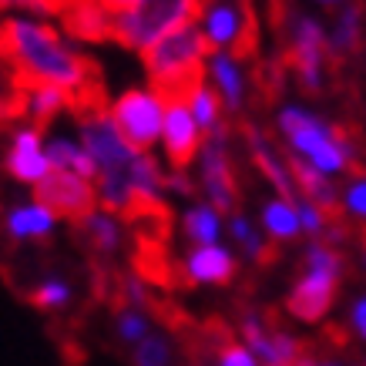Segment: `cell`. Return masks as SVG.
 <instances>
[{"label": "cell", "instance_id": "obj_14", "mask_svg": "<svg viewBox=\"0 0 366 366\" xmlns=\"http://www.w3.org/2000/svg\"><path fill=\"white\" fill-rule=\"evenodd\" d=\"M0 225H4V235H7L11 242L31 245V242H47V239H54L57 229H61V219L31 192L27 199H17L4 209Z\"/></svg>", "mask_w": 366, "mask_h": 366}, {"label": "cell", "instance_id": "obj_10", "mask_svg": "<svg viewBox=\"0 0 366 366\" xmlns=\"http://www.w3.org/2000/svg\"><path fill=\"white\" fill-rule=\"evenodd\" d=\"M78 138L84 144V152L94 158L98 175H104V172H124L134 162V155H138L132 144L124 142L118 124L112 122L108 108H84L78 114Z\"/></svg>", "mask_w": 366, "mask_h": 366}, {"label": "cell", "instance_id": "obj_28", "mask_svg": "<svg viewBox=\"0 0 366 366\" xmlns=\"http://www.w3.org/2000/svg\"><path fill=\"white\" fill-rule=\"evenodd\" d=\"M27 300H31L34 310H41L44 316H61V312H67L71 306H74L78 289H74L71 279L51 272V276H44V279H37V282H34L31 292H27Z\"/></svg>", "mask_w": 366, "mask_h": 366}, {"label": "cell", "instance_id": "obj_31", "mask_svg": "<svg viewBox=\"0 0 366 366\" xmlns=\"http://www.w3.org/2000/svg\"><path fill=\"white\" fill-rule=\"evenodd\" d=\"M360 41H363V4L346 0L343 11L336 14L333 31H330V51H333V57H346L360 47Z\"/></svg>", "mask_w": 366, "mask_h": 366}, {"label": "cell", "instance_id": "obj_35", "mask_svg": "<svg viewBox=\"0 0 366 366\" xmlns=\"http://www.w3.org/2000/svg\"><path fill=\"white\" fill-rule=\"evenodd\" d=\"M340 209L346 219L366 225V175H356L346 182V189L340 192Z\"/></svg>", "mask_w": 366, "mask_h": 366}, {"label": "cell", "instance_id": "obj_47", "mask_svg": "<svg viewBox=\"0 0 366 366\" xmlns=\"http://www.w3.org/2000/svg\"><path fill=\"white\" fill-rule=\"evenodd\" d=\"M360 366H363V363H360Z\"/></svg>", "mask_w": 366, "mask_h": 366}, {"label": "cell", "instance_id": "obj_24", "mask_svg": "<svg viewBox=\"0 0 366 366\" xmlns=\"http://www.w3.org/2000/svg\"><path fill=\"white\" fill-rule=\"evenodd\" d=\"M47 158L54 172H71L88 182H98V165L94 158L84 152L78 134H47Z\"/></svg>", "mask_w": 366, "mask_h": 366}, {"label": "cell", "instance_id": "obj_13", "mask_svg": "<svg viewBox=\"0 0 366 366\" xmlns=\"http://www.w3.org/2000/svg\"><path fill=\"white\" fill-rule=\"evenodd\" d=\"M34 195L54 212L61 222H81L84 215L98 209V189L94 182L71 172H51V175L34 189Z\"/></svg>", "mask_w": 366, "mask_h": 366}, {"label": "cell", "instance_id": "obj_33", "mask_svg": "<svg viewBox=\"0 0 366 366\" xmlns=\"http://www.w3.org/2000/svg\"><path fill=\"white\" fill-rule=\"evenodd\" d=\"M132 366H175V340L162 330L144 336L132 350Z\"/></svg>", "mask_w": 366, "mask_h": 366}, {"label": "cell", "instance_id": "obj_8", "mask_svg": "<svg viewBox=\"0 0 366 366\" xmlns=\"http://www.w3.org/2000/svg\"><path fill=\"white\" fill-rule=\"evenodd\" d=\"M330 34L316 17L296 14L289 24V61L300 78V88L310 94H320L326 88V64H330Z\"/></svg>", "mask_w": 366, "mask_h": 366}, {"label": "cell", "instance_id": "obj_48", "mask_svg": "<svg viewBox=\"0 0 366 366\" xmlns=\"http://www.w3.org/2000/svg\"><path fill=\"white\" fill-rule=\"evenodd\" d=\"M363 366H366V363H363Z\"/></svg>", "mask_w": 366, "mask_h": 366}, {"label": "cell", "instance_id": "obj_32", "mask_svg": "<svg viewBox=\"0 0 366 366\" xmlns=\"http://www.w3.org/2000/svg\"><path fill=\"white\" fill-rule=\"evenodd\" d=\"M112 333L122 346L134 350L144 336L155 333L152 310H142V306H118V310H114V320H112Z\"/></svg>", "mask_w": 366, "mask_h": 366}, {"label": "cell", "instance_id": "obj_18", "mask_svg": "<svg viewBox=\"0 0 366 366\" xmlns=\"http://www.w3.org/2000/svg\"><path fill=\"white\" fill-rule=\"evenodd\" d=\"M74 104V94L54 84H27L21 98L24 122L37 124V128H51L54 122H61Z\"/></svg>", "mask_w": 366, "mask_h": 366}, {"label": "cell", "instance_id": "obj_26", "mask_svg": "<svg viewBox=\"0 0 366 366\" xmlns=\"http://www.w3.org/2000/svg\"><path fill=\"white\" fill-rule=\"evenodd\" d=\"M289 168H292V178H296V192H300L302 199L316 202L320 209H326L333 215L340 209V192H336L333 178L322 175L320 168H312L310 162H302V158L289 155Z\"/></svg>", "mask_w": 366, "mask_h": 366}, {"label": "cell", "instance_id": "obj_36", "mask_svg": "<svg viewBox=\"0 0 366 366\" xmlns=\"http://www.w3.org/2000/svg\"><path fill=\"white\" fill-rule=\"evenodd\" d=\"M195 192H199V182L189 175V168H168L165 195H175V199H192Z\"/></svg>", "mask_w": 366, "mask_h": 366}, {"label": "cell", "instance_id": "obj_30", "mask_svg": "<svg viewBox=\"0 0 366 366\" xmlns=\"http://www.w3.org/2000/svg\"><path fill=\"white\" fill-rule=\"evenodd\" d=\"M94 189H98L101 209L114 212V215H134V212H138L132 182H128V168H124V172H104V175H98Z\"/></svg>", "mask_w": 366, "mask_h": 366}, {"label": "cell", "instance_id": "obj_17", "mask_svg": "<svg viewBox=\"0 0 366 366\" xmlns=\"http://www.w3.org/2000/svg\"><path fill=\"white\" fill-rule=\"evenodd\" d=\"M245 148H249V158H252L255 172L272 185L276 195L300 199V192H296V178H292V168H289V158L279 152L276 144L269 142L266 132H259V128H245Z\"/></svg>", "mask_w": 366, "mask_h": 366}, {"label": "cell", "instance_id": "obj_12", "mask_svg": "<svg viewBox=\"0 0 366 366\" xmlns=\"http://www.w3.org/2000/svg\"><path fill=\"white\" fill-rule=\"evenodd\" d=\"M202 144H205V132L192 118L185 98H168L165 122H162V142H158L162 162L168 168H192L202 152Z\"/></svg>", "mask_w": 366, "mask_h": 366}, {"label": "cell", "instance_id": "obj_41", "mask_svg": "<svg viewBox=\"0 0 366 366\" xmlns=\"http://www.w3.org/2000/svg\"><path fill=\"white\" fill-rule=\"evenodd\" d=\"M61 11H67V7H74V4H84V0H54Z\"/></svg>", "mask_w": 366, "mask_h": 366}, {"label": "cell", "instance_id": "obj_34", "mask_svg": "<svg viewBox=\"0 0 366 366\" xmlns=\"http://www.w3.org/2000/svg\"><path fill=\"white\" fill-rule=\"evenodd\" d=\"M209 366H262V363H259V356L242 340H222V343L212 350Z\"/></svg>", "mask_w": 366, "mask_h": 366}, {"label": "cell", "instance_id": "obj_29", "mask_svg": "<svg viewBox=\"0 0 366 366\" xmlns=\"http://www.w3.org/2000/svg\"><path fill=\"white\" fill-rule=\"evenodd\" d=\"M262 366H296L302 360V343L286 330H266L255 343H249Z\"/></svg>", "mask_w": 366, "mask_h": 366}, {"label": "cell", "instance_id": "obj_27", "mask_svg": "<svg viewBox=\"0 0 366 366\" xmlns=\"http://www.w3.org/2000/svg\"><path fill=\"white\" fill-rule=\"evenodd\" d=\"M185 104H189V112H192V118L199 122V128L205 132V138L209 134H222V132H229L225 128V108H222V98L215 94V88H212L205 78H199L195 84H192L185 94Z\"/></svg>", "mask_w": 366, "mask_h": 366}, {"label": "cell", "instance_id": "obj_9", "mask_svg": "<svg viewBox=\"0 0 366 366\" xmlns=\"http://www.w3.org/2000/svg\"><path fill=\"white\" fill-rule=\"evenodd\" d=\"M199 24L202 37L209 41L212 51H232L245 54L252 47V14L245 0H202L199 4Z\"/></svg>", "mask_w": 366, "mask_h": 366}, {"label": "cell", "instance_id": "obj_7", "mask_svg": "<svg viewBox=\"0 0 366 366\" xmlns=\"http://www.w3.org/2000/svg\"><path fill=\"white\" fill-rule=\"evenodd\" d=\"M195 182L202 199L215 205L222 215L239 212V182H235L232 152H229V132L209 134L195 158Z\"/></svg>", "mask_w": 366, "mask_h": 366}, {"label": "cell", "instance_id": "obj_4", "mask_svg": "<svg viewBox=\"0 0 366 366\" xmlns=\"http://www.w3.org/2000/svg\"><path fill=\"white\" fill-rule=\"evenodd\" d=\"M343 269L346 262L336 252V245L322 242V239H310V245L302 249V272L286 296L289 316L300 322L326 320V312L336 302L340 282H343Z\"/></svg>", "mask_w": 366, "mask_h": 366}, {"label": "cell", "instance_id": "obj_40", "mask_svg": "<svg viewBox=\"0 0 366 366\" xmlns=\"http://www.w3.org/2000/svg\"><path fill=\"white\" fill-rule=\"evenodd\" d=\"M98 4H101V7H104L108 14H112V17H118L122 11H128V7H132L134 0H98Z\"/></svg>", "mask_w": 366, "mask_h": 366}, {"label": "cell", "instance_id": "obj_21", "mask_svg": "<svg viewBox=\"0 0 366 366\" xmlns=\"http://www.w3.org/2000/svg\"><path fill=\"white\" fill-rule=\"evenodd\" d=\"M259 229L266 232L269 242L286 245L292 239L302 235V222L300 212H296V199H286V195H269L262 205H259Z\"/></svg>", "mask_w": 366, "mask_h": 366}, {"label": "cell", "instance_id": "obj_5", "mask_svg": "<svg viewBox=\"0 0 366 366\" xmlns=\"http://www.w3.org/2000/svg\"><path fill=\"white\" fill-rule=\"evenodd\" d=\"M202 0H134L128 11L112 17V41L124 51L144 54L165 34L195 24Z\"/></svg>", "mask_w": 366, "mask_h": 366}, {"label": "cell", "instance_id": "obj_43", "mask_svg": "<svg viewBox=\"0 0 366 366\" xmlns=\"http://www.w3.org/2000/svg\"><path fill=\"white\" fill-rule=\"evenodd\" d=\"M316 4H326V7H333V4H346V0H316Z\"/></svg>", "mask_w": 366, "mask_h": 366}, {"label": "cell", "instance_id": "obj_23", "mask_svg": "<svg viewBox=\"0 0 366 366\" xmlns=\"http://www.w3.org/2000/svg\"><path fill=\"white\" fill-rule=\"evenodd\" d=\"M182 235L189 239V245H212V242H222L225 239V215L209 202H189L182 209Z\"/></svg>", "mask_w": 366, "mask_h": 366}, {"label": "cell", "instance_id": "obj_2", "mask_svg": "<svg viewBox=\"0 0 366 366\" xmlns=\"http://www.w3.org/2000/svg\"><path fill=\"white\" fill-rule=\"evenodd\" d=\"M276 132L289 155L310 162L322 175L340 178L356 165V142L302 104H282L276 112Z\"/></svg>", "mask_w": 366, "mask_h": 366}, {"label": "cell", "instance_id": "obj_16", "mask_svg": "<svg viewBox=\"0 0 366 366\" xmlns=\"http://www.w3.org/2000/svg\"><path fill=\"white\" fill-rule=\"evenodd\" d=\"M205 81L222 98L225 114H239L249 98V71L242 64V54L232 51H212L205 61Z\"/></svg>", "mask_w": 366, "mask_h": 366}, {"label": "cell", "instance_id": "obj_38", "mask_svg": "<svg viewBox=\"0 0 366 366\" xmlns=\"http://www.w3.org/2000/svg\"><path fill=\"white\" fill-rule=\"evenodd\" d=\"M124 306H142V310H148V289H144L142 279H124Z\"/></svg>", "mask_w": 366, "mask_h": 366}, {"label": "cell", "instance_id": "obj_44", "mask_svg": "<svg viewBox=\"0 0 366 366\" xmlns=\"http://www.w3.org/2000/svg\"><path fill=\"white\" fill-rule=\"evenodd\" d=\"M296 366H316V363H312L310 356H302V360H300V363H296Z\"/></svg>", "mask_w": 366, "mask_h": 366}, {"label": "cell", "instance_id": "obj_46", "mask_svg": "<svg viewBox=\"0 0 366 366\" xmlns=\"http://www.w3.org/2000/svg\"><path fill=\"white\" fill-rule=\"evenodd\" d=\"M0 98H4V84H0Z\"/></svg>", "mask_w": 366, "mask_h": 366}, {"label": "cell", "instance_id": "obj_37", "mask_svg": "<svg viewBox=\"0 0 366 366\" xmlns=\"http://www.w3.org/2000/svg\"><path fill=\"white\" fill-rule=\"evenodd\" d=\"M269 330V322H266V316L262 312H245L242 320H239V340H242L245 346L249 343H255L259 336Z\"/></svg>", "mask_w": 366, "mask_h": 366}, {"label": "cell", "instance_id": "obj_1", "mask_svg": "<svg viewBox=\"0 0 366 366\" xmlns=\"http://www.w3.org/2000/svg\"><path fill=\"white\" fill-rule=\"evenodd\" d=\"M0 51L27 84H54L74 98L84 94L94 78V67L81 54V47L44 17H7L0 24Z\"/></svg>", "mask_w": 366, "mask_h": 366}, {"label": "cell", "instance_id": "obj_11", "mask_svg": "<svg viewBox=\"0 0 366 366\" xmlns=\"http://www.w3.org/2000/svg\"><path fill=\"white\" fill-rule=\"evenodd\" d=\"M4 172L11 175V182L24 185L34 192L54 168L47 158V134L44 128H37L31 122L14 124V132L7 134V148H4Z\"/></svg>", "mask_w": 366, "mask_h": 366}, {"label": "cell", "instance_id": "obj_39", "mask_svg": "<svg viewBox=\"0 0 366 366\" xmlns=\"http://www.w3.org/2000/svg\"><path fill=\"white\" fill-rule=\"evenodd\" d=\"M350 326H353V333L366 343V296H360V300L353 302V310H350Z\"/></svg>", "mask_w": 366, "mask_h": 366}, {"label": "cell", "instance_id": "obj_45", "mask_svg": "<svg viewBox=\"0 0 366 366\" xmlns=\"http://www.w3.org/2000/svg\"><path fill=\"white\" fill-rule=\"evenodd\" d=\"M316 366H343V363H336V360H326V363H316Z\"/></svg>", "mask_w": 366, "mask_h": 366}, {"label": "cell", "instance_id": "obj_25", "mask_svg": "<svg viewBox=\"0 0 366 366\" xmlns=\"http://www.w3.org/2000/svg\"><path fill=\"white\" fill-rule=\"evenodd\" d=\"M225 235L232 239V249L235 255H242L245 262H266L269 255H272V249H269V239L266 232L259 229V225L245 215V212H232V215H225Z\"/></svg>", "mask_w": 366, "mask_h": 366}, {"label": "cell", "instance_id": "obj_42", "mask_svg": "<svg viewBox=\"0 0 366 366\" xmlns=\"http://www.w3.org/2000/svg\"><path fill=\"white\" fill-rule=\"evenodd\" d=\"M360 259H363V269H366V239H363V245H360Z\"/></svg>", "mask_w": 366, "mask_h": 366}, {"label": "cell", "instance_id": "obj_20", "mask_svg": "<svg viewBox=\"0 0 366 366\" xmlns=\"http://www.w3.org/2000/svg\"><path fill=\"white\" fill-rule=\"evenodd\" d=\"M64 31L74 44H101V41H112V14L101 7L98 0H84L67 7L64 14Z\"/></svg>", "mask_w": 366, "mask_h": 366}, {"label": "cell", "instance_id": "obj_15", "mask_svg": "<svg viewBox=\"0 0 366 366\" xmlns=\"http://www.w3.org/2000/svg\"><path fill=\"white\" fill-rule=\"evenodd\" d=\"M182 276L192 286H232L239 276V255L225 242L189 245V252L182 255Z\"/></svg>", "mask_w": 366, "mask_h": 366}, {"label": "cell", "instance_id": "obj_6", "mask_svg": "<svg viewBox=\"0 0 366 366\" xmlns=\"http://www.w3.org/2000/svg\"><path fill=\"white\" fill-rule=\"evenodd\" d=\"M165 104L168 98L158 88L138 84V88H124L122 94H114L108 101V114L134 152H155L158 142H162Z\"/></svg>", "mask_w": 366, "mask_h": 366}, {"label": "cell", "instance_id": "obj_22", "mask_svg": "<svg viewBox=\"0 0 366 366\" xmlns=\"http://www.w3.org/2000/svg\"><path fill=\"white\" fill-rule=\"evenodd\" d=\"M81 232H84V242L91 245V252H98L101 259H112V255L122 252L124 245V225H122V215H114L108 209H94L91 215L81 219Z\"/></svg>", "mask_w": 366, "mask_h": 366}, {"label": "cell", "instance_id": "obj_3", "mask_svg": "<svg viewBox=\"0 0 366 366\" xmlns=\"http://www.w3.org/2000/svg\"><path fill=\"white\" fill-rule=\"evenodd\" d=\"M212 47L202 37L199 24H185L178 31L165 34L162 41L142 54V64L148 71V84L158 88L165 98H182L199 78H205V61Z\"/></svg>", "mask_w": 366, "mask_h": 366}, {"label": "cell", "instance_id": "obj_19", "mask_svg": "<svg viewBox=\"0 0 366 366\" xmlns=\"http://www.w3.org/2000/svg\"><path fill=\"white\" fill-rule=\"evenodd\" d=\"M165 178H168V165L158 162L155 152H138L134 155V162L128 165V182H132L138 212L162 205V199H165Z\"/></svg>", "mask_w": 366, "mask_h": 366}]
</instances>
